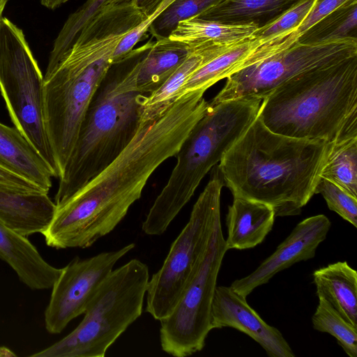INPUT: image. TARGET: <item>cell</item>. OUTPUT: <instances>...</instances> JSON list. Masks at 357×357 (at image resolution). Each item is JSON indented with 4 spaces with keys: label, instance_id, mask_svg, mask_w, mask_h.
<instances>
[{
    "label": "cell",
    "instance_id": "cell-1",
    "mask_svg": "<svg viewBox=\"0 0 357 357\" xmlns=\"http://www.w3.org/2000/svg\"><path fill=\"white\" fill-rule=\"evenodd\" d=\"M204 91L179 96L155 118L142 121L130 144L63 205L43 232L56 249L86 248L109 234L138 200L154 171L176 156L208 102Z\"/></svg>",
    "mask_w": 357,
    "mask_h": 357
},
{
    "label": "cell",
    "instance_id": "cell-2",
    "mask_svg": "<svg viewBox=\"0 0 357 357\" xmlns=\"http://www.w3.org/2000/svg\"><path fill=\"white\" fill-rule=\"evenodd\" d=\"M146 19L131 2L107 3L82 28L55 66L45 73V123L59 178L92 97L114 63L117 45Z\"/></svg>",
    "mask_w": 357,
    "mask_h": 357
},
{
    "label": "cell",
    "instance_id": "cell-3",
    "mask_svg": "<svg viewBox=\"0 0 357 357\" xmlns=\"http://www.w3.org/2000/svg\"><path fill=\"white\" fill-rule=\"evenodd\" d=\"M331 146L273 132L257 116L218 169L234 197L264 203L275 217L297 215L315 194Z\"/></svg>",
    "mask_w": 357,
    "mask_h": 357
},
{
    "label": "cell",
    "instance_id": "cell-4",
    "mask_svg": "<svg viewBox=\"0 0 357 357\" xmlns=\"http://www.w3.org/2000/svg\"><path fill=\"white\" fill-rule=\"evenodd\" d=\"M152 43L114 62L95 92L59 178L54 201L56 208L110 164L135 137L149 96L138 91L136 78Z\"/></svg>",
    "mask_w": 357,
    "mask_h": 357
},
{
    "label": "cell",
    "instance_id": "cell-5",
    "mask_svg": "<svg viewBox=\"0 0 357 357\" xmlns=\"http://www.w3.org/2000/svg\"><path fill=\"white\" fill-rule=\"evenodd\" d=\"M261 101L257 116L273 132L328 142L357 133V56L297 75Z\"/></svg>",
    "mask_w": 357,
    "mask_h": 357
},
{
    "label": "cell",
    "instance_id": "cell-6",
    "mask_svg": "<svg viewBox=\"0 0 357 357\" xmlns=\"http://www.w3.org/2000/svg\"><path fill=\"white\" fill-rule=\"evenodd\" d=\"M261 100L237 98L210 102L176 154L170 177L155 199L142 229L162 234L190 201L202 178L256 119Z\"/></svg>",
    "mask_w": 357,
    "mask_h": 357
},
{
    "label": "cell",
    "instance_id": "cell-7",
    "mask_svg": "<svg viewBox=\"0 0 357 357\" xmlns=\"http://www.w3.org/2000/svg\"><path fill=\"white\" fill-rule=\"evenodd\" d=\"M147 265L133 259L113 269L90 300L83 319L68 335L32 357H103L142 313Z\"/></svg>",
    "mask_w": 357,
    "mask_h": 357
},
{
    "label": "cell",
    "instance_id": "cell-8",
    "mask_svg": "<svg viewBox=\"0 0 357 357\" xmlns=\"http://www.w3.org/2000/svg\"><path fill=\"white\" fill-rule=\"evenodd\" d=\"M0 90L15 126L59 178L44 115V76L23 31L0 20Z\"/></svg>",
    "mask_w": 357,
    "mask_h": 357
},
{
    "label": "cell",
    "instance_id": "cell-9",
    "mask_svg": "<svg viewBox=\"0 0 357 357\" xmlns=\"http://www.w3.org/2000/svg\"><path fill=\"white\" fill-rule=\"evenodd\" d=\"M224 185L218 167L193 206L188 223L172 244L161 268L149 280L146 311L155 319L166 317L205 251L220 219Z\"/></svg>",
    "mask_w": 357,
    "mask_h": 357
},
{
    "label": "cell",
    "instance_id": "cell-10",
    "mask_svg": "<svg viewBox=\"0 0 357 357\" xmlns=\"http://www.w3.org/2000/svg\"><path fill=\"white\" fill-rule=\"evenodd\" d=\"M227 251L221 221L215 225L210 241L171 311L160 320L162 349L175 357L202 350L212 330L211 305L218 275Z\"/></svg>",
    "mask_w": 357,
    "mask_h": 357
},
{
    "label": "cell",
    "instance_id": "cell-11",
    "mask_svg": "<svg viewBox=\"0 0 357 357\" xmlns=\"http://www.w3.org/2000/svg\"><path fill=\"white\" fill-rule=\"evenodd\" d=\"M356 56V36L316 43L298 40L287 49L228 77L225 86L210 103L237 98L262 100L279 86L297 75Z\"/></svg>",
    "mask_w": 357,
    "mask_h": 357
},
{
    "label": "cell",
    "instance_id": "cell-12",
    "mask_svg": "<svg viewBox=\"0 0 357 357\" xmlns=\"http://www.w3.org/2000/svg\"><path fill=\"white\" fill-rule=\"evenodd\" d=\"M135 246V243H130L119 250L86 259L76 257L62 268L52 287L44 313L47 331L51 334L60 333L73 319L83 314L116 263Z\"/></svg>",
    "mask_w": 357,
    "mask_h": 357
},
{
    "label": "cell",
    "instance_id": "cell-13",
    "mask_svg": "<svg viewBox=\"0 0 357 357\" xmlns=\"http://www.w3.org/2000/svg\"><path fill=\"white\" fill-rule=\"evenodd\" d=\"M330 228L331 222L323 214L304 219L253 272L236 280L230 287L246 298L255 288L267 283L280 271L301 261L313 258Z\"/></svg>",
    "mask_w": 357,
    "mask_h": 357
},
{
    "label": "cell",
    "instance_id": "cell-14",
    "mask_svg": "<svg viewBox=\"0 0 357 357\" xmlns=\"http://www.w3.org/2000/svg\"><path fill=\"white\" fill-rule=\"evenodd\" d=\"M211 327L234 328L257 342L269 357H294L281 332L266 323L232 288L217 286L211 305Z\"/></svg>",
    "mask_w": 357,
    "mask_h": 357
},
{
    "label": "cell",
    "instance_id": "cell-15",
    "mask_svg": "<svg viewBox=\"0 0 357 357\" xmlns=\"http://www.w3.org/2000/svg\"><path fill=\"white\" fill-rule=\"evenodd\" d=\"M299 38L296 29L268 38H250L195 71L181 87L178 97L195 90L206 91L237 71L287 49Z\"/></svg>",
    "mask_w": 357,
    "mask_h": 357
},
{
    "label": "cell",
    "instance_id": "cell-16",
    "mask_svg": "<svg viewBox=\"0 0 357 357\" xmlns=\"http://www.w3.org/2000/svg\"><path fill=\"white\" fill-rule=\"evenodd\" d=\"M0 259L6 262L20 280L32 290L52 289L61 268H56L40 255L24 236L0 220Z\"/></svg>",
    "mask_w": 357,
    "mask_h": 357
},
{
    "label": "cell",
    "instance_id": "cell-17",
    "mask_svg": "<svg viewBox=\"0 0 357 357\" xmlns=\"http://www.w3.org/2000/svg\"><path fill=\"white\" fill-rule=\"evenodd\" d=\"M0 166L48 193L54 174L36 148L15 127L0 123Z\"/></svg>",
    "mask_w": 357,
    "mask_h": 357
},
{
    "label": "cell",
    "instance_id": "cell-18",
    "mask_svg": "<svg viewBox=\"0 0 357 357\" xmlns=\"http://www.w3.org/2000/svg\"><path fill=\"white\" fill-rule=\"evenodd\" d=\"M56 210L47 193H23L0 188V220L24 236L42 234Z\"/></svg>",
    "mask_w": 357,
    "mask_h": 357
},
{
    "label": "cell",
    "instance_id": "cell-19",
    "mask_svg": "<svg viewBox=\"0 0 357 357\" xmlns=\"http://www.w3.org/2000/svg\"><path fill=\"white\" fill-rule=\"evenodd\" d=\"M273 208L259 202L234 197L226 216L228 250H245L260 244L273 228Z\"/></svg>",
    "mask_w": 357,
    "mask_h": 357
},
{
    "label": "cell",
    "instance_id": "cell-20",
    "mask_svg": "<svg viewBox=\"0 0 357 357\" xmlns=\"http://www.w3.org/2000/svg\"><path fill=\"white\" fill-rule=\"evenodd\" d=\"M258 28L255 24H226L194 17L179 22L168 38L190 49L215 47L228 50L254 37Z\"/></svg>",
    "mask_w": 357,
    "mask_h": 357
},
{
    "label": "cell",
    "instance_id": "cell-21",
    "mask_svg": "<svg viewBox=\"0 0 357 357\" xmlns=\"http://www.w3.org/2000/svg\"><path fill=\"white\" fill-rule=\"evenodd\" d=\"M318 298L326 300L357 328V273L347 261H337L312 273Z\"/></svg>",
    "mask_w": 357,
    "mask_h": 357
},
{
    "label": "cell",
    "instance_id": "cell-22",
    "mask_svg": "<svg viewBox=\"0 0 357 357\" xmlns=\"http://www.w3.org/2000/svg\"><path fill=\"white\" fill-rule=\"evenodd\" d=\"M192 52L185 44L165 38L156 40L142 59L137 75L139 92L150 95L159 89Z\"/></svg>",
    "mask_w": 357,
    "mask_h": 357
},
{
    "label": "cell",
    "instance_id": "cell-23",
    "mask_svg": "<svg viewBox=\"0 0 357 357\" xmlns=\"http://www.w3.org/2000/svg\"><path fill=\"white\" fill-rule=\"evenodd\" d=\"M301 0H224L197 18L226 24H255L259 27L271 22Z\"/></svg>",
    "mask_w": 357,
    "mask_h": 357
},
{
    "label": "cell",
    "instance_id": "cell-24",
    "mask_svg": "<svg viewBox=\"0 0 357 357\" xmlns=\"http://www.w3.org/2000/svg\"><path fill=\"white\" fill-rule=\"evenodd\" d=\"M228 50L214 47L192 49L189 56L167 81L146 96L142 107L141 120H149L163 112L178 98L180 89L195 71Z\"/></svg>",
    "mask_w": 357,
    "mask_h": 357
},
{
    "label": "cell",
    "instance_id": "cell-25",
    "mask_svg": "<svg viewBox=\"0 0 357 357\" xmlns=\"http://www.w3.org/2000/svg\"><path fill=\"white\" fill-rule=\"evenodd\" d=\"M321 178L357 198V135L337 138L331 142Z\"/></svg>",
    "mask_w": 357,
    "mask_h": 357
},
{
    "label": "cell",
    "instance_id": "cell-26",
    "mask_svg": "<svg viewBox=\"0 0 357 357\" xmlns=\"http://www.w3.org/2000/svg\"><path fill=\"white\" fill-rule=\"evenodd\" d=\"M313 328L333 336L349 357L357 356V328L347 321L324 298H319L312 317Z\"/></svg>",
    "mask_w": 357,
    "mask_h": 357
},
{
    "label": "cell",
    "instance_id": "cell-27",
    "mask_svg": "<svg viewBox=\"0 0 357 357\" xmlns=\"http://www.w3.org/2000/svg\"><path fill=\"white\" fill-rule=\"evenodd\" d=\"M110 0H87L71 13L59 32L50 52L46 72L50 71L70 49L76 37L97 13Z\"/></svg>",
    "mask_w": 357,
    "mask_h": 357
},
{
    "label": "cell",
    "instance_id": "cell-28",
    "mask_svg": "<svg viewBox=\"0 0 357 357\" xmlns=\"http://www.w3.org/2000/svg\"><path fill=\"white\" fill-rule=\"evenodd\" d=\"M357 3L332 12L302 34L301 43H316L353 36L356 29Z\"/></svg>",
    "mask_w": 357,
    "mask_h": 357
},
{
    "label": "cell",
    "instance_id": "cell-29",
    "mask_svg": "<svg viewBox=\"0 0 357 357\" xmlns=\"http://www.w3.org/2000/svg\"><path fill=\"white\" fill-rule=\"evenodd\" d=\"M224 0H175L151 23L148 31L156 39L167 38L177 24L197 17Z\"/></svg>",
    "mask_w": 357,
    "mask_h": 357
},
{
    "label": "cell",
    "instance_id": "cell-30",
    "mask_svg": "<svg viewBox=\"0 0 357 357\" xmlns=\"http://www.w3.org/2000/svg\"><path fill=\"white\" fill-rule=\"evenodd\" d=\"M315 0H301L271 22L260 26L254 36L268 38L297 30L310 12Z\"/></svg>",
    "mask_w": 357,
    "mask_h": 357
},
{
    "label": "cell",
    "instance_id": "cell-31",
    "mask_svg": "<svg viewBox=\"0 0 357 357\" xmlns=\"http://www.w3.org/2000/svg\"><path fill=\"white\" fill-rule=\"evenodd\" d=\"M317 193L323 196L331 211L337 213L354 227H357V198L323 178L319 179L316 186Z\"/></svg>",
    "mask_w": 357,
    "mask_h": 357
},
{
    "label": "cell",
    "instance_id": "cell-32",
    "mask_svg": "<svg viewBox=\"0 0 357 357\" xmlns=\"http://www.w3.org/2000/svg\"><path fill=\"white\" fill-rule=\"evenodd\" d=\"M357 3V0H315L305 20L297 29L299 36L332 12L344 6Z\"/></svg>",
    "mask_w": 357,
    "mask_h": 357
},
{
    "label": "cell",
    "instance_id": "cell-33",
    "mask_svg": "<svg viewBox=\"0 0 357 357\" xmlns=\"http://www.w3.org/2000/svg\"><path fill=\"white\" fill-rule=\"evenodd\" d=\"M0 188L23 193H45L38 185L1 167V166Z\"/></svg>",
    "mask_w": 357,
    "mask_h": 357
},
{
    "label": "cell",
    "instance_id": "cell-34",
    "mask_svg": "<svg viewBox=\"0 0 357 357\" xmlns=\"http://www.w3.org/2000/svg\"><path fill=\"white\" fill-rule=\"evenodd\" d=\"M124 1L132 3L146 17L144 24L149 27L151 18L156 17L175 0H110L109 1Z\"/></svg>",
    "mask_w": 357,
    "mask_h": 357
},
{
    "label": "cell",
    "instance_id": "cell-35",
    "mask_svg": "<svg viewBox=\"0 0 357 357\" xmlns=\"http://www.w3.org/2000/svg\"><path fill=\"white\" fill-rule=\"evenodd\" d=\"M68 1V0H40V3L43 6L53 10L59 7Z\"/></svg>",
    "mask_w": 357,
    "mask_h": 357
},
{
    "label": "cell",
    "instance_id": "cell-36",
    "mask_svg": "<svg viewBox=\"0 0 357 357\" xmlns=\"http://www.w3.org/2000/svg\"><path fill=\"white\" fill-rule=\"evenodd\" d=\"M8 0H0V20L3 17V13Z\"/></svg>",
    "mask_w": 357,
    "mask_h": 357
}]
</instances>
